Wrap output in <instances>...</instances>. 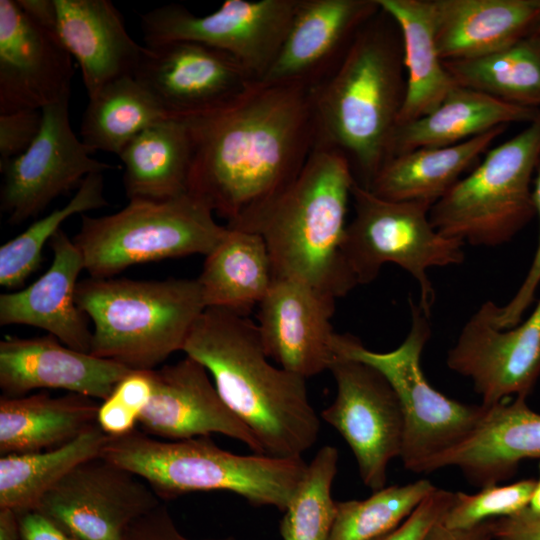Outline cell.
Wrapping results in <instances>:
<instances>
[{
    "mask_svg": "<svg viewBox=\"0 0 540 540\" xmlns=\"http://www.w3.org/2000/svg\"><path fill=\"white\" fill-rule=\"evenodd\" d=\"M425 540H495L490 521L468 529H452L438 522L427 534Z\"/></svg>",
    "mask_w": 540,
    "mask_h": 540,
    "instance_id": "7dc6e473",
    "label": "cell"
},
{
    "mask_svg": "<svg viewBox=\"0 0 540 540\" xmlns=\"http://www.w3.org/2000/svg\"><path fill=\"white\" fill-rule=\"evenodd\" d=\"M351 200L354 216L347 225L342 252L357 286L371 283L385 264L393 263L417 281L418 304L431 317L435 290L427 270L462 264L465 243L432 226L428 203L387 200L356 180Z\"/></svg>",
    "mask_w": 540,
    "mask_h": 540,
    "instance_id": "30bf717a",
    "label": "cell"
},
{
    "mask_svg": "<svg viewBox=\"0 0 540 540\" xmlns=\"http://www.w3.org/2000/svg\"><path fill=\"white\" fill-rule=\"evenodd\" d=\"M58 36L75 57L90 97L108 83L134 76L144 46L128 34L109 0H55Z\"/></svg>",
    "mask_w": 540,
    "mask_h": 540,
    "instance_id": "cb8c5ba5",
    "label": "cell"
},
{
    "mask_svg": "<svg viewBox=\"0 0 540 540\" xmlns=\"http://www.w3.org/2000/svg\"><path fill=\"white\" fill-rule=\"evenodd\" d=\"M134 77L175 118L213 112L259 81L232 55L194 41L145 45Z\"/></svg>",
    "mask_w": 540,
    "mask_h": 540,
    "instance_id": "2e32d148",
    "label": "cell"
},
{
    "mask_svg": "<svg viewBox=\"0 0 540 540\" xmlns=\"http://www.w3.org/2000/svg\"><path fill=\"white\" fill-rule=\"evenodd\" d=\"M298 0H226L200 17L185 7L168 4L140 16L146 45L194 41L236 58L262 80L284 42Z\"/></svg>",
    "mask_w": 540,
    "mask_h": 540,
    "instance_id": "8fae6325",
    "label": "cell"
},
{
    "mask_svg": "<svg viewBox=\"0 0 540 540\" xmlns=\"http://www.w3.org/2000/svg\"><path fill=\"white\" fill-rule=\"evenodd\" d=\"M118 156L129 200H167L188 192L192 141L184 118L170 117L146 127Z\"/></svg>",
    "mask_w": 540,
    "mask_h": 540,
    "instance_id": "f546056e",
    "label": "cell"
},
{
    "mask_svg": "<svg viewBox=\"0 0 540 540\" xmlns=\"http://www.w3.org/2000/svg\"><path fill=\"white\" fill-rule=\"evenodd\" d=\"M494 305H480L446 357L450 370L472 381L485 406L528 397L540 376V299L524 322L507 329L494 324Z\"/></svg>",
    "mask_w": 540,
    "mask_h": 540,
    "instance_id": "9a60e30c",
    "label": "cell"
},
{
    "mask_svg": "<svg viewBox=\"0 0 540 540\" xmlns=\"http://www.w3.org/2000/svg\"><path fill=\"white\" fill-rule=\"evenodd\" d=\"M18 514L20 540H76L58 523L36 509Z\"/></svg>",
    "mask_w": 540,
    "mask_h": 540,
    "instance_id": "f6af8a7d",
    "label": "cell"
},
{
    "mask_svg": "<svg viewBox=\"0 0 540 540\" xmlns=\"http://www.w3.org/2000/svg\"><path fill=\"white\" fill-rule=\"evenodd\" d=\"M354 182L348 158L316 143L286 187L226 226L263 238L274 279L299 281L340 298L357 286L342 252Z\"/></svg>",
    "mask_w": 540,
    "mask_h": 540,
    "instance_id": "3957f363",
    "label": "cell"
},
{
    "mask_svg": "<svg viewBox=\"0 0 540 540\" xmlns=\"http://www.w3.org/2000/svg\"><path fill=\"white\" fill-rule=\"evenodd\" d=\"M187 121L188 192L228 222L286 187L316 140L312 88L255 81L225 106Z\"/></svg>",
    "mask_w": 540,
    "mask_h": 540,
    "instance_id": "6da1fadb",
    "label": "cell"
},
{
    "mask_svg": "<svg viewBox=\"0 0 540 540\" xmlns=\"http://www.w3.org/2000/svg\"><path fill=\"white\" fill-rule=\"evenodd\" d=\"M153 370H131L99 404L96 423L109 437H121L136 429L153 393Z\"/></svg>",
    "mask_w": 540,
    "mask_h": 540,
    "instance_id": "f35d334b",
    "label": "cell"
},
{
    "mask_svg": "<svg viewBox=\"0 0 540 540\" xmlns=\"http://www.w3.org/2000/svg\"><path fill=\"white\" fill-rule=\"evenodd\" d=\"M213 214L189 192L167 200L131 199L110 215L82 214L72 240L90 277L110 278L136 264L208 255L227 232Z\"/></svg>",
    "mask_w": 540,
    "mask_h": 540,
    "instance_id": "52a82bcc",
    "label": "cell"
},
{
    "mask_svg": "<svg viewBox=\"0 0 540 540\" xmlns=\"http://www.w3.org/2000/svg\"><path fill=\"white\" fill-rule=\"evenodd\" d=\"M336 383L334 401L321 418L337 430L353 452L366 487H385L391 460L400 458L404 418L385 376L358 359L337 356L329 368Z\"/></svg>",
    "mask_w": 540,
    "mask_h": 540,
    "instance_id": "7c38bea8",
    "label": "cell"
},
{
    "mask_svg": "<svg viewBox=\"0 0 540 540\" xmlns=\"http://www.w3.org/2000/svg\"><path fill=\"white\" fill-rule=\"evenodd\" d=\"M182 351L208 371L221 399L250 429L264 455L302 457L316 443L320 420L306 379L269 362L258 327L246 316L205 308Z\"/></svg>",
    "mask_w": 540,
    "mask_h": 540,
    "instance_id": "7a4b0ae2",
    "label": "cell"
},
{
    "mask_svg": "<svg viewBox=\"0 0 540 540\" xmlns=\"http://www.w3.org/2000/svg\"><path fill=\"white\" fill-rule=\"evenodd\" d=\"M526 398L487 406L472 435L433 460L427 473L455 466L471 483L484 487L511 477L523 460H540V413Z\"/></svg>",
    "mask_w": 540,
    "mask_h": 540,
    "instance_id": "603a6c76",
    "label": "cell"
},
{
    "mask_svg": "<svg viewBox=\"0 0 540 540\" xmlns=\"http://www.w3.org/2000/svg\"><path fill=\"white\" fill-rule=\"evenodd\" d=\"M226 227L224 237L205 256L196 279L206 308H221L246 316L272 286V263L260 235Z\"/></svg>",
    "mask_w": 540,
    "mask_h": 540,
    "instance_id": "f1b7e54d",
    "label": "cell"
},
{
    "mask_svg": "<svg viewBox=\"0 0 540 540\" xmlns=\"http://www.w3.org/2000/svg\"><path fill=\"white\" fill-rule=\"evenodd\" d=\"M507 126H499L464 142L418 148L389 158L368 189L391 201L433 206L470 172Z\"/></svg>",
    "mask_w": 540,
    "mask_h": 540,
    "instance_id": "484cf974",
    "label": "cell"
},
{
    "mask_svg": "<svg viewBox=\"0 0 540 540\" xmlns=\"http://www.w3.org/2000/svg\"><path fill=\"white\" fill-rule=\"evenodd\" d=\"M532 191L535 213L539 218L538 245L530 268L517 292L505 305L494 306L493 322L500 329L511 328L521 322L540 285V159L534 174Z\"/></svg>",
    "mask_w": 540,
    "mask_h": 540,
    "instance_id": "ab89813d",
    "label": "cell"
},
{
    "mask_svg": "<svg viewBox=\"0 0 540 540\" xmlns=\"http://www.w3.org/2000/svg\"><path fill=\"white\" fill-rule=\"evenodd\" d=\"M101 457L139 476L161 501L192 492L228 491L251 505L272 506L281 512L308 466L302 457L235 454L209 436L167 441L138 429L109 437Z\"/></svg>",
    "mask_w": 540,
    "mask_h": 540,
    "instance_id": "5b68a950",
    "label": "cell"
},
{
    "mask_svg": "<svg viewBox=\"0 0 540 540\" xmlns=\"http://www.w3.org/2000/svg\"><path fill=\"white\" fill-rule=\"evenodd\" d=\"M53 260L47 271L28 287L0 295V325H28L45 330L64 345L90 353L92 331L76 302L82 255L63 230L49 241Z\"/></svg>",
    "mask_w": 540,
    "mask_h": 540,
    "instance_id": "7402d4cb",
    "label": "cell"
},
{
    "mask_svg": "<svg viewBox=\"0 0 540 540\" xmlns=\"http://www.w3.org/2000/svg\"><path fill=\"white\" fill-rule=\"evenodd\" d=\"M123 540H193L183 535L177 528L168 509L160 504L136 520L126 532ZM204 540H236L227 536Z\"/></svg>",
    "mask_w": 540,
    "mask_h": 540,
    "instance_id": "7bdbcfd3",
    "label": "cell"
},
{
    "mask_svg": "<svg viewBox=\"0 0 540 540\" xmlns=\"http://www.w3.org/2000/svg\"><path fill=\"white\" fill-rule=\"evenodd\" d=\"M130 371L115 361L74 350L49 334L0 341V388L7 397L44 388L103 401Z\"/></svg>",
    "mask_w": 540,
    "mask_h": 540,
    "instance_id": "44dd1931",
    "label": "cell"
},
{
    "mask_svg": "<svg viewBox=\"0 0 540 540\" xmlns=\"http://www.w3.org/2000/svg\"><path fill=\"white\" fill-rule=\"evenodd\" d=\"M490 526L495 540H540V514L527 509L490 520Z\"/></svg>",
    "mask_w": 540,
    "mask_h": 540,
    "instance_id": "ee69618b",
    "label": "cell"
},
{
    "mask_svg": "<svg viewBox=\"0 0 540 540\" xmlns=\"http://www.w3.org/2000/svg\"><path fill=\"white\" fill-rule=\"evenodd\" d=\"M534 478L510 484H493L481 487L474 494L455 492L453 502L441 520L452 529H468L484 522L512 516L528 507Z\"/></svg>",
    "mask_w": 540,
    "mask_h": 540,
    "instance_id": "74e56055",
    "label": "cell"
},
{
    "mask_svg": "<svg viewBox=\"0 0 540 540\" xmlns=\"http://www.w3.org/2000/svg\"><path fill=\"white\" fill-rule=\"evenodd\" d=\"M540 159V111L518 134L489 149L430 209L441 234L473 246L509 242L536 215L533 178Z\"/></svg>",
    "mask_w": 540,
    "mask_h": 540,
    "instance_id": "ba28073f",
    "label": "cell"
},
{
    "mask_svg": "<svg viewBox=\"0 0 540 540\" xmlns=\"http://www.w3.org/2000/svg\"><path fill=\"white\" fill-rule=\"evenodd\" d=\"M336 298L305 283L274 279L258 305L256 324L267 356L305 379L337 358L331 318Z\"/></svg>",
    "mask_w": 540,
    "mask_h": 540,
    "instance_id": "e0dca14e",
    "label": "cell"
},
{
    "mask_svg": "<svg viewBox=\"0 0 540 540\" xmlns=\"http://www.w3.org/2000/svg\"><path fill=\"white\" fill-rule=\"evenodd\" d=\"M406 90L400 30L381 8L335 71L312 88L316 143L341 151L364 188L388 159Z\"/></svg>",
    "mask_w": 540,
    "mask_h": 540,
    "instance_id": "277c9868",
    "label": "cell"
},
{
    "mask_svg": "<svg viewBox=\"0 0 540 540\" xmlns=\"http://www.w3.org/2000/svg\"><path fill=\"white\" fill-rule=\"evenodd\" d=\"M72 55L15 0H0V115L69 99Z\"/></svg>",
    "mask_w": 540,
    "mask_h": 540,
    "instance_id": "ac0fdd59",
    "label": "cell"
},
{
    "mask_svg": "<svg viewBox=\"0 0 540 540\" xmlns=\"http://www.w3.org/2000/svg\"><path fill=\"white\" fill-rule=\"evenodd\" d=\"M379 10L377 0H298L281 49L260 81L315 88Z\"/></svg>",
    "mask_w": 540,
    "mask_h": 540,
    "instance_id": "ffe728a7",
    "label": "cell"
},
{
    "mask_svg": "<svg viewBox=\"0 0 540 540\" xmlns=\"http://www.w3.org/2000/svg\"><path fill=\"white\" fill-rule=\"evenodd\" d=\"M42 115L41 130L31 146L0 165V207L12 225L37 216L55 198L79 188L88 175L112 168L92 158L94 152L76 137L69 99L44 107Z\"/></svg>",
    "mask_w": 540,
    "mask_h": 540,
    "instance_id": "5bb4252c",
    "label": "cell"
},
{
    "mask_svg": "<svg viewBox=\"0 0 540 540\" xmlns=\"http://www.w3.org/2000/svg\"><path fill=\"white\" fill-rule=\"evenodd\" d=\"M538 478L535 479V486L528 504V507L526 508L532 513L540 514V460L538 462Z\"/></svg>",
    "mask_w": 540,
    "mask_h": 540,
    "instance_id": "681fc988",
    "label": "cell"
},
{
    "mask_svg": "<svg viewBox=\"0 0 540 540\" xmlns=\"http://www.w3.org/2000/svg\"><path fill=\"white\" fill-rule=\"evenodd\" d=\"M76 302L94 324L90 353L130 370H154L183 350L206 308L197 279L81 280Z\"/></svg>",
    "mask_w": 540,
    "mask_h": 540,
    "instance_id": "8992f818",
    "label": "cell"
},
{
    "mask_svg": "<svg viewBox=\"0 0 540 540\" xmlns=\"http://www.w3.org/2000/svg\"><path fill=\"white\" fill-rule=\"evenodd\" d=\"M22 11L37 25L57 32V7L55 0H16Z\"/></svg>",
    "mask_w": 540,
    "mask_h": 540,
    "instance_id": "bcb514c9",
    "label": "cell"
},
{
    "mask_svg": "<svg viewBox=\"0 0 540 540\" xmlns=\"http://www.w3.org/2000/svg\"><path fill=\"white\" fill-rule=\"evenodd\" d=\"M160 504L143 479L100 456L71 470L34 509L76 540H123L136 520Z\"/></svg>",
    "mask_w": 540,
    "mask_h": 540,
    "instance_id": "4fadbf2b",
    "label": "cell"
},
{
    "mask_svg": "<svg viewBox=\"0 0 540 540\" xmlns=\"http://www.w3.org/2000/svg\"><path fill=\"white\" fill-rule=\"evenodd\" d=\"M443 61L504 50L540 32V0H432Z\"/></svg>",
    "mask_w": 540,
    "mask_h": 540,
    "instance_id": "d4e9b609",
    "label": "cell"
},
{
    "mask_svg": "<svg viewBox=\"0 0 540 540\" xmlns=\"http://www.w3.org/2000/svg\"><path fill=\"white\" fill-rule=\"evenodd\" d=\"M377 2L395 21L402 39L407 90L398 125L433 111L457 84L439 55L432 0Z\"/></svg>",
    "mask_w": 540,
    "mask_h": 540,
    "instance_id": "4dcf8cb0",
    "label": "cell"
},
{
    "mask_svg": "<svg viewBox=\"0 0 540 540\" xmlns=\"http://www.w3.org/2000/svg\"><path fill=\"white\" fill-rule=\"evenodd\" d=\"M539 111L457 85L433 111L396 126L388 159L418 148L458 144L499 126L528 124Z\"/></svg>",
    "mask_w": 540,
    "mask_h": 540,
    "instance_id": "4316f807",
    "label": "cell"
},
{
    "mask_svg": "<svg viewBox=\"0 0 540 540\" xmlns=\"http://www.w3.org/2000/svg\"><path fill=\"white\" fill-rule=\"evenodd\" d=\"M153 383L139 419L145 434L167 441L222 434L264 454L250 429L221 399L208 371L193 358L154 369Z\"/></svg>",
    "mask_w": 540,
    "mask_h": 540,
    "instance_id": "d6986e66",
    "label": "cell"
},
{
    "mask_svg": "<svg viewBox=\"0 0 540 540\" xmlns=\"http://www.w3.org/2000/svg\"><path fill=\"white\" fill-rule=\"evenodd\" d=\"M42 110L26 109L0 115V165L24 153L42 127Z\"/></svg>",
    "mask_w": 540,
    "mask_h": 540,
    "instance_id": "b9f144b4",
    "label": "cell"
},
{
    "mask_svg": "<svg viewBox=\"0 0 540 540\" xmlns=\"http://www.w3.org/2000/svg\"><path fill=\"white\" fill-rule=\"evenodd\" d=\"M97 424L60 447L0 458V508L20 513L40 499L79 464L100 457L108 442Z\"/></svg>",
    "mask_w": 540,
    "mask_h": 540,
    "instance_id": "1f68e13d",
    "label": "cell"
},
{
    "mask_svg": "<svg viewBox=\"0 0 540 540\" xmlns=\"http://www.w3.org/2000/svg\"><path fill=\"white\" fill-rule=\"evenodd\" d=\"M443 63L459 86L540 109V32L487 56Z\"/></svg>",
    "mask_w": 540,
    "mask_h": 540,
    "instance_id": "836d02e7",
    "label": "cell"
},
{
    "mask_svg": "<svg viewBox=\"0 0 540 540\" xmlns=\"http://www.w3.org/2000/svg\"><path fill=\"white\" fill-rule=\"evenodd\" d=\"M411 325L394 350L376 352L350 334H338L337 356L361 360L379 370L394 389L403 413L400 459L414 473H426L430 463L464 442L486 414L483 404H466L435 389L421 368V356L431 337L430 318L409 300Z\"/></svg>",
    "mask_w": 540,
    "mask_h": 540,
    "instance_id": "9c48e42d",
    "label": "cell"
},
{
    "mask_svg": "<svg viewBox=\"0 0 540 540\" xmlns=\"http://www.w3.org/2000/svg\"><path fill=\"white\" fill-rule=\"evenodd\" d=\"M95 399L69 393L0 398V454L50 450L74 440L96 423Z\"/></svg>",
    "mask_w": 540,
    "mask_h": 540,
    "instance_id": "83f0119b",
    "label": "cell"
},
{
    "mask_svg": "<svg viewBox=\"0 0 540 540\" xmlns=\"http://www.w3.org/2000/svg\"><path fill=\"white\" fill-rule=\"evenodd\" d=\"M0 540H20L19 514L10 508H0Z\"/></svg>",
    "mask_w": 540,
    "mask_h": 540,
    "instance_id": "c3c4849f",
    "label": "cell"
},
{
    "mask_svg": "<svg viewBox=\"0 0 540 540\" xmlns=\"http://www.w3.org/2000/svg\"><path fill=\"white\" fill-rule=\"evenodd\" d=\"M166 118L170 116L154 96L134 76H125L89 98L80 136L93 152L119 155L142 130Z\"/></svg>",
    "mask_w": 540,
    "mask_h": 540,
    "instance_id": "d6a6232c",
    "label": "cell"
},
{
    "mask_svg": "<svg viewBox=\"0 0 540 540\" xmlns=\"http://www.w3.org/2000/svg\"><path fill=\"white\" fill-rule=\"evenodd\" d=\"M435 488L420 479L383 487L364 500L336 501L328 540H376L401 525Z\"/></svg>",
    "mask_w": 540,
    "mask_h": 540,
    "instance_id": "e575fe53",
    "label": "cell"
},
{
    "mask_svg": "<svg viewBox=\"0 0 540 540\" xmlns=\"http://www.w3.org/2000/svg\"><path fill=\"white\" fill-rule=\"evenodd\" d=\"M106 206L103 173H92L83 180L65 206L35 221L0 247L1 286L16 288L39 268L44 245L60 230L66 219Z\"/></svg>",
    "mask_w": 540,
    "mask_h": 540,
    "instance_id": "d590c367",
    "label": "cell"
},
{
    "mask_svg": "<svg viewBox=\"0 0 540 540\" xmlns=\"http://www.w3.org/2000/svg\"><path fill=\"white\" fill-rule=\"evenodd\" d=\"M455 492L436 487L396 529L376 540H425L450 508Z\"/></svg>",
    "mask_w": 540,
    "mask_h": 540,
    "instance_id": "60d3db41",
    "label": "cell"
},
{
    "mask_svg": "<svg viewBox=\"0 0 540 540\" xmlns=\"http://www.w3.org/2000/svg\"><path fill=\"white\" fill-rule=\"evenodd\" d=\"M338 450L321 447L307 466L280 522L282 540H328L336 501L331 495L337 473Z\"/></svg>",
    "mask_w": 540,
    "mask_h": 540,
    "instance_id": "8d00e7d4",
    "label": "cell"
}]
</instances>
